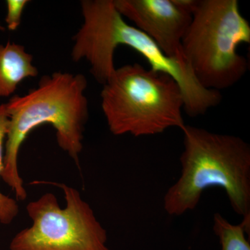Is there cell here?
Here are the masks:
<instances>
[{"mask_svg":"<svg viewBox=\"0 0 250 250\" xmlns=\"http://www.w3.org/2000/svg\"><path fill=\"white\" fill-rule=\"evenodd\" d=\"M81 6L83 22L74 36L72 59L87 61L99 83L104 84L113 75L116 49L126 45L143 56L152 70L167 74L178 83L188 116H203L220 104V92L204 88L188 64L167 57L147 34L128 24L113 0H83Z\"/></svg>","mask_w":250,"mask_h":250,"instance_id":"cell-1","label":"cell"},{"mask_svg":"<svg viewBox=\"0 0 250 250\" xmlns=\"http://www.w3.org/2000/svg\"><path fill=\"white\" fill-rule=\"evenodd\" d=\"M87 80L82 74L57 72L41 77L36 88L5 104L9 126L1 177L16 195L25 200L27 192L18 170V156L28 135L41 125H52L59 147L77 166L83 149V131L88 121V103L84 92Z\"/></svg>","mask_w":250,"mask_h":250,"instance_id":"cell-2","label":"cell"},{"mask_svg":"<svg viewBox=\"0 0 250 250\" xmlns=\"http://www.w3.org/2000/svg\"><path fill=\"white\" fill-rule=\"evenodd\" d=\"M181 175L164 197L171 216L195 209L204 192L220 188L242 223L250 228V146L241 137L186 125Z\"/></svg>","mask_w":250,"mask_h":250,"instance_id":"cell-3","label":"cell"},{"mask_svg":"<svg viewBox=\"0 0 250 250\" xmlns=\"http://www.w3.org/2000/svg\"><path fill=\"white\" fill-rule=\"evenodd\" d=\"M101 106L115 136H154L186 125L178 83L167 74L137 62L116 68L103 85Z\"/></svg>","mask_w":250,"mask_h":250,"instance_id":"cell-4","label":"cell"},{"mask_svg":"<svg viewBox=\"0 0 250 250\" xmlns=\"http://www.w3.org/2000/svg\"><path fill=\"white\" fill-rule=\"evenodd\" d=\"M250 43V25L238 0H198L182 41V52L195 78L208 90L231 88L249 69L237 51Z\"/></svg>","mask_w":250,"mask_h":250,"instance_id":"cell-5","label":"cell"},{"mask_svg":"<svg viewBox=\"0 0 250 250\" xmlns=\"http://www.w3.org/2000/svg\"><path fill=\"white\" fill-rule=\"evenodd\" d=\"M62 189L65 207L47 192L27 206L29 228L13 238L9 250H111L107 231L77 189L52 183Z\"/></svg>","mask_w":250,"mask_h":250,"instance_id":"cell-6","label":"cell"},{"mask_svg":"<svg viewBox=\"0 0 250 250\" xmlns=\"http://www.w3.org/2000/svg\"><path fill=\"white\" fill-rule=\"evenodd\" d=\"M126 18L170 58L187 63L182 41L192 21V11L180 0H113ZM189 66V65H188Z\"/></svg>","mask_w":250,"mask_h":250,"instance_id":"cell-7","label":"cell"},{"mask_svg":"<svg viewBox=\"0 0 250 250\" xmlns=\"http://www.w3.org/2000/svg\"><path fill=\"white\" fill-rule=\"evenodd\" d=\"M38 75L32 55L24 46L10 42L0 45V97L11 96L21 82Z\"/></svg>","mask_w":250,"mask_h":250,"instance_id":"cell-8","label":"cell"},{"mask_svg":"<svg viewBox=\"0 0 250 250\" xmlns=\"http://www.w3.org/2000/svg\"><path fill=\"white\" fill-rule=\"evenodd\" d=\"M213 232L218 237L222 250H250L248 234L243 224L233 225L220 213L213 215Z\"/></svg>","mask_w":250,"mask_h":250,"instance_id":"cell-9","label":"cell"},{"mask_svg":"<svg viewBox=\"0 0 250 250\" xmlns=\"http://www.w3.org/2000/svg\"><path fill=\"white\" fill-rule=\"evenodd\" d=\"M9 116L5 104L0 105V177L4 169V144L9 126ZM19 206L16 200L0 191V224L9 225L19 213Z\"/></svg>","mask_w":250,"mask_h":250,"instance_id":"cell-10","label":"cell"},{"mask_svg":"<svg viewBox=\"0 0 250 250\" xmlns=\"http://www.w3.org/2000/svg\"><path fill=\"white\" fill-rule=\"evenodd\" d=\"M29 1L28 0H7L5 22L10 31H16L21 25L23 11Z\"/></svg>","mask_w":250,"mask_h":250,"instance_id":"cell-11","label":"cell"},{"mask_svg":"<svg viewBox=\"0 0 250 250\" xmlns=\"http://www.w3.org/2000/svg\"><path fill=\"white\" fill-rule=\"evenodd\" d=\"M5 28L3 27L2 24H1V22H0V30L4 31Z\"/></svg>","mask_w":250,"mask_h":250,"instance_id":"cell-12","label":"cell"}]
</instances>
